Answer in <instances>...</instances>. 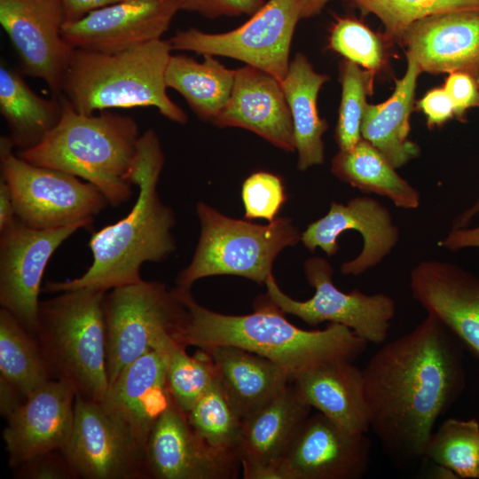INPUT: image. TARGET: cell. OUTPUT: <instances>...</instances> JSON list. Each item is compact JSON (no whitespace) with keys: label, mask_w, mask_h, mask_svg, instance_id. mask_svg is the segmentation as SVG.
I'll return each mask as SVG.
<instances>
[{"label":"cell","mask_w":479,"mask_h":479,"mask_svg":"<svg viewBox=\"0 0 479 479\" xmlns=\"http://www.w3.org/2000/svg\"><path fill=\"white\" fill-rule=\"evenodd\" d=\"M362 372L370 429L397 468L414 469L436 420L464 389L462 345L427 314L377 350Z\"/></svg>","instance_id":"1"},{"label":"cell","mask_w":479,"mask_h":479,"mask_svg":"<svg viewBox=\"0 0 479 479\" xmlns=\"http://www.w3.org/2000/svg\"><path fill=\"white\" fill-rule=\"evenodd\" d=\"M186 307L185 319L175 336L181 345L201 349L227 345L238 347L274 362L297 374L322 364L353 362L368 342L349 327L331 323L323 330H304L290 323L267 296L260 297L255 311L226 315L199 304L191 289L176 287Z\"/></svg>","instance_id":"2"},{"label":"cell","mask_w":479,"mask_h":479,"mask_svg":"<svg viewBox=\"0 0 479 479\" xmlns=\"http://www.w3.org/2000/svg\"><path fill=\"white\" fill-rule=\"evenodd\" d=\"M164 153L153 130L142 133L130 170V181L138 188L131 210L116 223L95 232L89 241L92 263L81 276L66 281H48V293L91 287L108 291L142 280L140 269L147 262L167 259L177 248L172 234L176 220L157 185Z\"/></svg>","instance_id":"3"},{"label":"cell","mask_w":479,"mask_h":479,"mask_svg":"<svg viewBox=\"0 0 479 479\" xmlns=\"http://www.w3.org/2000/svg\"><path fill=\"white\" fill-rule=\"evenodd\" d=\"M59 97L62 114L57 125L42 142L17 155L91 183L113 207L128 201L134 192L129 176L141 135L137 123L108 110L80 114L65 97Z\"/></svg>","instance_id":"4"},{"label":"cell","mask_w":479,"mask_h":479,"mask_svg":"<svg viewBox=\"0 0 479 479\" xmlns=\"http://www.w3.org/2000/svg\"><path fill=\"white\" fill-rule=\"evenodd\" d=\"M171 51L161 38L115 52L75 48L59 95L82 114L153 106L165 118L185 124L186 114L167 94Z\"/></svg>","instance_id":"5"},{"label":"cell","mask_w":479,"mask_h":479,"mask_svg":"<svg viewBox=\"0 0 479 479\" xmlns=\"http://www.w3.org/2000/svg\"><path fill=\"white\" fill-rule=\"evenodd\" d=\"M107 291L81 287L41 301L36 341L51 378L76 397L101 403L108 389L104 299Z\"/></svg>","instance_id":"6"},{"label":"cell","mask_w":479,"mask_h":479,"mask_svg":"<svg viewBox=\"0 0 479 479\" xmlns=\"http://www.w3.org/2000/svg\"><path fill=\"white\" fill-rule=\"evenodd\" d=\"M196 215L200 234L190 263L177 277V287L182 289L216 275L264 284L279 253L301 240L298 228L287 217L258 224L226 216L204 202L197 203Z\"/></svg>","instance_id":"7"},{"label":"cell","mask_w":479,"mask_h":479,"mask_svg":"<svg viewBox=\"0 0 479 479\" xmlns=\"http://www.w3.org/2000/svg\"><path fill=\"white\" fill-rule=\"evenodd\" d=\"M8 136L0 138L1 177L12 193L17 219L34 229L85 223L109 202L90 182L71 174L30 163L14 153Z\"/></svg>","instance_id":"8"},{"label":"cell","mask_w":479,"mask_h":479,"mask_svg":"<svg viewBox=\"0 0 479 479\" xmlns=\"http://www.w3.org/2000/svg\"><path fill=\"white\" fill-rule=\"evenodd\" d=\"M109 384L135 360L181 328L186 307L177 288L141 280L108 290L104 299Z\"/></svg>","instance_id":"9"},{"label":"cell","mask_w":479,"mask_h":479,"mask_svg":"<svg viewBox=\"0 0 479 479\" xmlns=\"http://www.w3.org/2000/svg\"><path fill=\"white\" fill-rule=\"evenodd\" d=\"M307 0H268L241 26L224 33L197 28L177 31L168 41L172 51L228 57L261 69L280 82L289 68L296 25Z\"/></svg>","instance_id":"10"},{"label":"cell","mask_w":479,"mask_h":479,"mask_svg":"<svg viewBox=\"0 0 479 479\" xmlns=\"http://www.w3.org/2000/svg\"><path fill=\"white\" fill-rule=\"evenodd\" d=\"M304 273L315 293L306 301L286 294L273 275L265 281L266 296L284 313L294 315L310 326L330 322L345 326L368 343L381 344L396 314L394 300L385 294H366L357 289L345 293L334 283V270L324 258L310 257Z\"/></svg>","instance_id":"11"},{"label":"cell","mask_w":479,"mask_h":479,"mask_svg":"<svg viewBox=\"0 0 479 479\" xmlns=\"http://www.w3.org/2000/svg\"><path fill=\"white\" fill-rule=\"evenodd\" d=\"M62 452L76 478L148 477L145 448L100 403L75 397L73 430Z\"/></svg>","instance_id":"12"},{"label":"cell","mask_w":479,"mask_h":479,"mask_svg":"<svg viewBox=\"0 0 479 479\" xmlns=\"http://www.w3.org/2000/svg\"><path fill=\"white\" fill-rule=\"evenodd\" d=\"M90 224L34 229L16 219L0 231V305L36 336L39 294L47 263L72 234Z\"/></svg>","instance_id":"13"},{"label":"cell","mask_w":479,"mask_h":479,"mask_svg":"<svg viewBox=\"0 0 479 479\" xmlns=\"http://www.w3.org/2000/svg\"><path fill=\"white\" fill-rule=\"evenodd\" d=\"M61 0H0V24L24 72L42 79L56 96L75 48L62 37Z\"/></svg>","instance_id":"14"},{"label":"cell","mask_w":479,"mask_h":479,"mask_svg":"<svg viewBox=\"0 0 479 479\" xmlns=\"http://www.w3.org/2000/svg\"><path fill=\"white\" fill-rule=\"evenodd\" d=\"M366 433L348 432L324 414L309 416L279 462L284 479H357L371 461Z\"/></svg>","instance_id":"15"},{"label":"cell","mask_w":479,"mask_h":479,"mask_svg":"<svg viewBox=\"0 0 479 479\" xmlns=\"http://www.w3.org/2000/svg\"><path fill=\"white\" fill-rule=\"evenodd\" d=\"M349 230L361 234L363 247L354 259L342 264L344 275L358 276L376 266L399 240V230L389 210L377 200L357 196L346 204L333 201L326 216L308 225L301 241L311 252L320 248L333 256L339 250L338 237Z\"/></svg>","instance_id":"16"},{"label":"cell","mask_w":479,"mask_h":479,"mask_svg":"<svg viewBox=\"0 0 479 479\" xmlns=\"http://www.w3.org/2000/svg\"><path fill=\"white\" fill-rule=\"evenodd\" d=\"M180 10L179 0H125L64 24L73 48L115 52L161 39Z\"/></svg>","instance_id":"17"},{"label":"cell","mask_w":479,"mask_h":479,"mask_svg":"<svg viewBox=\"0 0 479 479\" xmlns=\"http://www.w3.org/2000/svg\"><path fill=\"white\" fill-rule=\"evenodd\" d=\"M409 285L427 314L479 359V277L450 262L424 260L412 269Z\"/></svg>","instance_id":"18"},{"label":"cell","mask_w":479,"mask_h":479,"mask_svg":"<svg viewBox=\"0 0 479 479\" xmlns=\"http://www.w3.org/2000/svg\"><path fill=\"white\" fill-rule=\"evenodd\" d=\"M75 397L69 384L51 379L6 418L3 438L12 468L65 448L73 430Z\"/></svg>","instance_id":"19"},{"label":"cell","mask_w":479,"mask_h":479,"mask_svg":"<svg viewBox=\"0 0 479 479\" xmlns=\"http://www.w3.org/2000/svg\"><path fill=\"white\" fill-rule=\"evenodd\" d=\"M145 452L147 475L156 479L235 478L240 464L206 444L174 400L155 422Z\"/></svg>","instance_id":"20"},{"label":"cell","mask_w":479,"mask_h":479,"mask_svg":"<svg viewBox=\"0 0 479 479\" xmlns=\"http://www.w3.org/2000/svg\"><path fill=\"white\" fill-rule=\"evenodd\" d=\"M397 42L421 73L463 72L479 81V12L421 19L402 31Z\"/></svg>","instance_id":"21"},{"label":"cell","mask_w":479,"mask_h":479,"mask_svg":"<svg viewBox=\"0 0 479 479\" xmlns=\"http://www.w3.org/2000/svg\"><path fill=\"white\" fill-rule=\"evenodd\" d=\"M212 124L245 129L279 149L295 150L292 118L280 82L251 66L235 69L230 98Z\"/></svg>","instance_id":"22"},{"label":"cell","mask_w":479,"mask_h":479,"mask_svg":"<svg viewBox=\"0 0 479 479\" xmlns=\"http://www.w3.org/2000/svg\"><path fill=\"white\" fill-rule=\"evenodd\" d=\"M172 400L164 359L152 349L109 384L100 404L145 448L155 422Z\"/></svg>","instance_id":"23"},{"label":"cell","mask_w":479,"mask_h":479,"mask_svg":"<svg viewBox=\"0 0 479 479\" xmlns=\"http://www.w3.org/2000/svg\"><path fill=\"white\" fill-rule=\"evenodd\" d=\"M298 397L350 433L370 430L362 369L348 360L322 364L297 374Z\"/></svg>","instance_id":"24"},{"label":"cell","mask_w":479,"mask_h":479,"mask_svg":"<svg viewBox=\"0 0 479 479\" xmlns=\"http://www.w3.org/2000/svg\"><path fill=\"white\" fill-rule=\"evenodd\" d=\"M205 350L231 404L243 420L269 403L292 381L291 374L268 358L227 345Z\"/></svg>","instance_id":"25"},{"label":"cell","mask_w":479,"mask_h":479,"mask_svg":"<svg viewBox=\"0 0 479 479\" xmlns=\"http://www.w3.org/2000/svg\"><path fill=\"white\" fill-rule=\"evenodd\" d=\"M310 410L289 384L269 403L244 418L236 448L240 465L279 466Z\"/></svg>","instance_id":"26"},{"label":"cell","mask_w":479,"mask_h":479,"mask_svg":"<svg viewBox=\"0 0 479 479\" xmlns=\"http://www.w3.org/2000/svg\"><path fill=\"white\" fill-rule=\"evenodd\" d=\"M421 71L407 59L404 76L395 82L392 95L379 104H367L361 136L373 145L396 169L420 155L418 144L409 139L417 80Z\"/></svg>","instance_id":"27"},{"label":"cell","mask_w":479,"mask_h":479,"mask_svg":"<svg viewBox=\"0 0 479 479\" xmlns=\"http://www.w3.org/2000/svg\"><path fill=\"white\" fill-rule=\"evenodd\" d=\"M329 76L316 72L305 55L297 53L290 61L287 75L280 82L294 129V147L300 170L324 162L323 135L328 128L318 109V92Z\"/></svg>","instance_id":"28"},{"label":"cell","mask_w":479,"mask_h":479,"mask_svg":"<svg viewBox=\"0 0 479 479\" xmlns=\"http://www.w3.org/2000/svg\"><path fill=\"white\" fill-rule=\"evenodd\" d=\"M0 113L7 123L9 139L22 151L38 145L57 125L62 102L59 96L46 99L37 95L18 72L1 65Z\"/></svg>","instance_id":"29"},{"label":"cell","mask_w":479,"mask_h":479,"mask_svg":"<svg viewBox=\"0 0 479 479\" xmlns=\"http://www.w3.org/2000/svg\"><path fill=\"white\" fill-rule=\"evenodd\" d=\"M332 173L341 181L365 193L390 200L395 206L417 208L420 195L386 158L363 137L349 150H339L332 160Z\"/></svg>","instance_id":"30"},{"label":"cell","mask_w":479,"mask_h":479,"mask_svg":"<svg viewBox=\"0 0 479 479\" xmlns=\"http://www.w3.org/2000/svg\"><path fill=\"white\" fill-rule=\"evenodd\" d=\"M198 62L185 54L171 55L165 81L179 92L199 118L213 123L232 93L235 70L211 55Z\"/></svg>","instance_id":"31"},{"label":"cell","mask_w":479,"mask_h":479,"mask_svg":"<svg viewBox=\"0 0 479 479\" xmlns=\"http://www.w3.org/2000/svg\"><path fill=\"white\" fill-rule=\"evenodd\" d=\"M0 373L25 398L51 379L36 338L4 308L0 309Z\"/></svg>","instance_id":"32"},{"label":"cell","mask_w":479,"mask_h":479,"mask_svg":"<svg viewBox=\"0 0 479 479\" xmlns=\"http://www.w3.org/2000/svg\"><path fill=\"white\" fill-rule=\"evenodd\" d=\"M185 415L192 429L211 449L238 458L236 448L242 419L228 400L217 376Z\"/></svg>","instance_id":"33"},{"label":"cell","mask_w":479,"mask_h":479,"mask_svg":"<svg viewBox=\"0 0 479 479\" xmlns=\"http://www.w3.org/2000/svg\"><path fill=\"white\" fill-rule=\"evenodd\" d=\"M162 356L171 397L185 413L191 410L216 376L215 365L203 350L200 357H191L185 347L172 335L161 337L154 349Z\"/></svg>","instance_id":"34"},{"label":"cell","mask_w":479,"mask_h":479,"mask_svg":"<svg viewBox=\"0 0 479 479\" xmlns=\"http://www.w3.org/2000/svg\"><path fill=\"white\" fill-rule=\"evenodd\" d=\"M425 459L452 469L459 478H478L479 422L450 418L433 432Z\"/></svg>","instance_id":"35"},{"label":"cell","mask_w":479,"mask_h":479,"mask_svg":"<svg viewBox=\"0 0 479 479\" xmlns=\"http://www.w3.org/2000/svg\"><path fill=\"white\" fill-rule=\"evenodd\" d=\"M384 26L387 43H396L408 26L421 19L458 12H479V0H347Z\"/></svg>","instance_id":"36"},{"label":"cell","mask_w":479,"mask_h":479,"mask_svg":"<svg viewBox=\"0 0 479 479\" xmlns=\"http://www.w3.org/2000/svg\"><path fill=\"white\" fill-rule=\"evenodd\" d=\"M374 76L347 59L341 63L342 98L335 128L339 150H349L362 138V121L368 104L366 98L373 93Z\"/></svg>","instance_id":"37"},{"label":"cell","mask_w":479,"mask_h":479,"mask_svg":"<svg viewBox=\"0 0 479 479\" xmlns=\"http://www.w3.org/2000/svg\"><path fill=\"white\" fill-rule=\"evenodd\" d=\"M387 47L383 35L350 17L337 18L328 37L330 50L373 75L385 64Z\"/></svg>","instance_id":"38"},{"label":"cell","mask_w":479,"mask_h":479,"mask_svg":"<svg viewBox=\"0 0 479 479\" xmlns=\"http://www.w3.org/2000/svg\"><path fill=\"white\" fill-rule=\"evenodd\" d=\"M245 218L273 221L287 200L281 177L268 171H256L242 184Z\"/></svg>","instance_id":"39"},{"label":"cell","mask_w":479,"mask_h":479,"mask_svg":"<svg viewBox=\"0 0 479 479\" xmlns=\"http://www.w3.org/2000/svg\"><path fill=\"white\" fill-rule=\"evenodd\" d=\"M18 478L72 479L76 478L62 450L48 452L31 458L16 467Z\"/></svg>","instance_id":"40"},{"label":"cell","mask_w":479,"mask_h":479,"mask_svg":"<svg viewBox=\"0 0 479 479\" xmlns=\"http://www.w3.org/2000/svg\"><path fill=\"white\" fill-rule=\"evenodd\" d=\"M180 10L194 12L206 18L221 16H252L264 4V0H179Z\"/></svg>","instance_id":"41"},{"label":"cell","mask_w":479,"mask_h":479,"mask_svg":"<svg viewBox=\"0 0 479 479\" xmlns=\"http://www.w3.org/2000/svg\"><path fill=\"white\" fill-rule=\"evenodd\" d=\"M444 87L452 100L455 118L459 121L468 109L479 106V81L473 75L463 72L448 74Z\"/></svg>","instance_id":"42"},{"label":"cell","mask_w":479,"mask_h":479,"mask_svg":"<svg viewBox=\"0 0 479 479\" xmlns=\"http://www.w3.org/2000/svg\"><path fill=\"white\" fill-rule=\"evenodd\" d=\"M417 107L426 115L428 128L440 127L455 118L454 106L444 87L428 90L417 103Z\"/></svg>","instance_id":"43"},{"label":"cell","mask_w":479,"mask_h":479,"mask_svg":"<svg viewBox=\"0 0 479 479\" xmlns=\"http://www.w3.org/2000/svg\"><path fill=\"white\" fill-rule=\"evenodd\" d=\"M439 245L452 251L467 247L479 248V224L472 228H452Z\"/></svg>","instance_id":"44"},{"label":"cell","mask_w":479,"mask_h":479,"mask_svg":"<svg viewBox=\"0 0 479 479\" xmlns=\"http://www.w3.org/2000/svg\"><path fill=\"white\" fill-rule=\"evenodd\" d=\"M125 0H61L65 23L78 20L88 13Z\"/></svg>","instance_id":"45"},{"label":"cell","mask_w":479,"mask_h":479,"mask_svg":"<svg viewBox=\"0 0 479 479\" xmlns=\"http://www.w3.org/2000/svg\"><path fill=\"white\" fill-rule=\"evenodd\" d=\"M16 213L12 193L6 182L0 179V231L11 225L15 220Z\"/></svg>","instance_id":"46"},{"label":"cell","mask_w":479,"mask_h":479,"mask_svg":"<svg viewBox=\"0 0 479 479\" xmlns=\"http://www.w3.org/2000/svg\"><path fill=\"white\" fill-rule=\"evenodd\" d=\"M0 397L1 414L5 418L25 401H21V398H18L19 397H24L13 386L1 378Z\"/></svg>","instance_id":"47"},{"label":"cell","mask_w":479,"mask_h":479,"mask_svg":"<svg viewBox=\"0 0 479 479\" xmlns=\"http://www.w3.org/2000/svg\"><path fill=\"white\" fill-rule=\"evenodd\" d=\"M477 215H479V195L469 208L455 218L452 228L467 227Z\"/></svg>","instance_id":"48"},{"label":"cell","mask_w":479,"mask_h":479,"mask_svg":"<svg viewBox=\"0 0 479 479\" xmlns=\"http://www.w3.org/2000/svg\"><path fill=\"white\" fill-rule=\"evenodd\" d=\"M329 0H307L302 19L310 18L318 14Z\"/></svg>","instance_id":"49"},{"label":"cell","mask_w":479,"mask_h":479,"mask_svg":"<svg viewBox=\"0 0 479 479\" xmlns=\"http://www.w3.org/2000/svg\"><path fill=\"white\" fill-rule=\"evenodd\" d=\"M436 468L431 473L433 478L457 479L459 476L450 468L436 464Z\"/></svg>","instance_id":"50"},{"label":"cell","mask_w":479,"mask_h":479,"mask_svg":"<svg viewBox=\"0 0 479 479\" xmlns=\"http://www.w3.org/2000/svg\"><path fill=\"white\" fill-rule=\"evenodd\" d=\"M478 478H479V475H478Z\"/></svg>","instance_id":"51"}]
</instances>
